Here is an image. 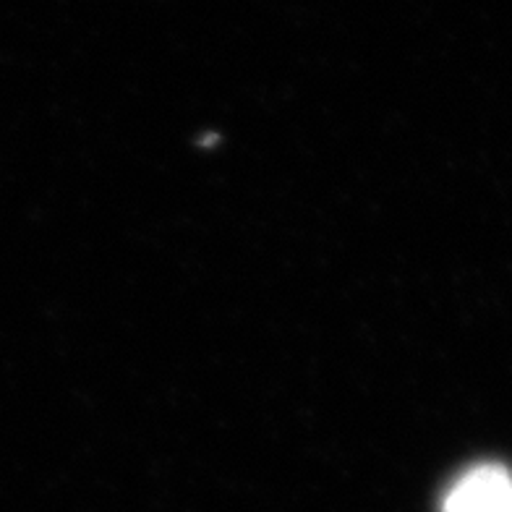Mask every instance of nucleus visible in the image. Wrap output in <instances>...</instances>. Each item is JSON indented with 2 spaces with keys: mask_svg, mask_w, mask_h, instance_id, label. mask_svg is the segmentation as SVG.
<instances>
[{
  "mask_svg": "<svg viewBox=\"0 0 512 512\" xmlns=\"http://www.w3.org/2000/svg\"><path fill=\"white\" fill-rule=\"evenodd\" d=\"M442 512H512V473L502 465H476L447 489Z\"/></svg>",
  "mask_w": 512,
  "mask_h": 512,
  "instance_id": "obj_1",
  "label": "nucleus"
}]
</instances>
